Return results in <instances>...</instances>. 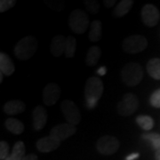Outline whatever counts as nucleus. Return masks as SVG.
<instances>
[{
    "label": "nucleus",
    "mask_w": 160,
    "mask_h": 160,
    "mask_svg": "<svg viewBox=\"0 0 160 160\" xmlns=\"http://www.w3.org/2000/svg\"><path fill=\"white\" fill-rule=\"evenodd\" d=\"M103 83L96 77H92L86 80L85 86V98L87 109H92L97 106L98 102L102 96Z\"/></svg>",
    "instance_id": "nucleus-1"
},
{
    "label": "nucleus",
    "mask_w": 160,
    "mask_h": 160,
    "mask_svg": "<svg viewBox=\"0 0 160 160\" xmlns=\"http://www.w3.org/2000/svg\"><path fill=\"white\" fill-rule=\"evenodd\" d=\"M38 49V40L35 37L27 36L20 40L14 47L15 56L22 61H27L32 57Z\"/></svg>",
    "instance_id": "nucleus-2"
},
{
    "label": "nucleus",
    "mask_w": 160,
    "mask_h": 160,
    "mask_svg": "<svg viewBox=\"0 0 160 160\" xmlns=\"http://www.w3.org/2000/svg\"><path fill=\"white\" fill-rule=\"evenodd\" d=\"M121 79L128 86L139 85L143 78L142 66L137 62H128L121 70Z\"/></svg>",
    "instance_id": "nucleus-3"
},
{
    "label": "nucleus",
    "mask_w": 160,
    "mask_h": 160,
    "mask_svg": "<svg viewBox=\"0 0 160 160\" xmlns=\"http://www.w3.org/2000/svg\"><path fill=\"white\" fill-rule=\"evenodd\" d=\"M69 25L76 34H84L89 28V19L86 12L82 9H76L70 13Z\"/></svg>",
    "instance_id": "nucleus-4"
},
{
    "label": "nucleus",
    "mask_w": 160,
    "mask_h": 160,
    "mask_svg": "<svg viewBox=\"0 0 160 160\" xmlns=\"http://www.w3.org/2000/svg\"><path fill=\"white\" fill-rule=\"evenodd\" d=\"M148 46V40L142 35H132L126 38L123 43L122 47L124 51L127 53H139L144 51Z\"/></svg>",
    "instance_id": "nucleus-5"
},
{
    "label": "nucleus",
    "mask_w": 160,
    "mask_h": 160,
    "mask_svg": "<svg viewBox=\"0 0 160 160\" xmlns=\"http://www.w3.org/2000/svg\"><path fill=\"white\" fill-rule=\"evenodd\" d=\"M138 106L139 101L137 96L134 93L127 92L118 104L117 111L122 117H129L137 110Z\"/></svg>",
    "instance_id": "nucleus-6"
},
{
    "label": "nucleus",
    "mask_w": 160,
    "mask_h": 160,
    "mask_svg": "<svg viewBox=\"0 0 160 160\" xmlns=\"http://www.w3.org/2000/svg\"><path fill=\"white\" fill-rule=\"evenodd\" d=\"M119 141L111 135H103L96 142V149L100 154L110 156L115 154L119 149Z\"/></svg>",
    "instance_id": "nucleus-7"
},
{
    "label": "nucleus",
    "mask_w": 160,
    "mask_h": 160,
    "mask_svg": "<svg viewBox=\"0 0 160 160\" xmlns=\"http://www.w3.org/2000/svg\"><path fill=\"white\" fill-rule=\"evenodd\" d=\"M61 110L69 123L72 126L78 125L81 121V114L79 109L76 105V103L70 100H64L61 103Z\"/></svg>",
    "instance_id": "nucleus-8"
},
{
    "label": "nucleus",
    "mask_w": 160,
    "mask_h": 160,
    "mask_svg": "<svg viewBox=\"0 0 160 160\" xmlns=\"http://www.w3.org/2000/svg\"><path fill=\"white\" fill-rule=\"evenodd\" d=\"M142 19L147 27H155L160 20V12L158 9L153 5H145L142 10Z\"/></svg>",
    "instance_id": "nucleus-9"
},
{
    "label": "nucleus",
    "mask_w": 160,
    "mask_h": 160,
    "mask_svg": "<svg viewBox=\"0 0 160 160\" xmlns=\"http://www.w3.org/2000/svg\"><path fill=\"white\" fill-rule=\"evenodd\" d=\"M61 96V87L54 82L48 83L43 91V102L46 106H52Z\"/></svg>",
    "instance_id": "nucleus-10"
},
{
    "label": "nucleus",
    "mask_w": 160,
    "mask_h": 160,
    "mask_svg": "<svg viewBox=\"0 0 160 160\" xmlns=\"http://www.w3.org/2000/svg\"><path fill=\"white\" fill-rule=\"evenodd\" d=\"M76 132H77V129L75 126H72L69 123H62L52 128L50 135L59 140L60 142H62L74 135Z\"/></svg>",
    "instance_id": "nucleus-11"
},
{
    "label": "nucleus",
    "mask_w": 160,
    "mask_h": 160,
    "mask_svg": "<svg viewBox=\"0 0 160 160\" xmlns=\"http://www.w3.org/2000/svg\"><path fill=\"white\" fill-rule=\"evenodd\" d=\"M47 122V112L46 109L38 105L33 110L32 113V126L36 131H40L42 130Z\"/></svg>",
    "instance_id": "nucleus-12"
},
{
    "label": "nucleus",
    "mask_w": 160,
    "mask_h": 160,
    "mask_svg": "<svg viewBox=\"0 0 160 160\" xmlns=\"http://www.w3.org/2000/svg\"><path fill=\"white\" fill-rule=\"evenodd\" d=\"M60 144H61V142L59 140L49 135L46 137L41 138L37 142V149L39 152L48 153V152H52L57 149Z\"/></svg>",
    "instance_id": "nucleus-13"
},
{
    "label": "nucleus",
    "mask_w": 160,
    "mask_h": 160,
    "mask_svg": "<svg viewBox=\"0 0 160 160\" xmlns=\"http://www.w3.org/2000/svg\"><path fill=\"white\" fill-rule=\"evenodd\" d=\"M66 41L67 38H65L63 35H56L55 37H53L50 45V51L53 56L60 57L61 55L64 54Z\"/></svg>",
    "instance_id": "nucleus-14"
},
{
    "label": "nucleus",
    "mask_w": 160,
    "mask_h": 160,
    "mask_svg": "<svg viewBox=\"0 0 160 160\" xmlns=\"http://www.w3.org/2000/svg\"><path fill=\"white\" fill-rule=\"evenodd\" d=\"M26 104L20 100H12L4 105V112L7 115H18L25 111Z\"/></svg>",
    "instance_id": "nucleus-15"
},
{
    "label": "nucleus",
    "mask_w": 160,
    "mask_h": 160,
    "mask_svg": "<svg viewBox=\"0 0 160 160\" xmlns=\"http://www.w3.org/2000/svg\"><path fill=\"white\" fill-rule=\"evenodd\" d=\"M15 70V66L12 59L5 52L0 53V71L3 75L11 76Z\"/></svg>",
    "instance_id": "nucleus-16"
},
{
    "label": "nucleus",
    "mask_w": 160,
    "mask_h": 160,
    "mask_svg": "<svg viewBox=\"0 0 160 160\" xmlns=\"http://www.w3.org/2000/svg\"><path fill=\"white\" fill-rule=\"evenodd\" d=\"M102 37V24L101 21H93L90 24V29H89V35L88 38L91 42L96 43L100 41Z\"/></svg>",
    "instance_id": "nucleus-17"
},
{
    "label": "nucleus",
    "mask_w": 160,
    "mask_h": 160,
    "mask_svg": "<svg viewBox=\"0 0 160 160\" xmlns=\"http://www.w3.org/2000/svg\"><path fill=\"white\" fill-rule=\"evenodd\" d=\"M132 5H133L132 0H122V1H120L113 10V15L117 18L125 16L131 10Z\"/></svg>",
    "instance_id": "nucleus-18"
},
{
    "label": "nucleus",
    "mask_w": 160,
    "mask_h": 160,
    "mask_svg": "<svg viewBox=\"0 0 160 160\" xmlns=\"http://www.w3.org/2000/svg\"><path fill=\"white\" fill-rule=\"evenodd\" d=\"M102 55V50L97 46H93L89 48L86 56V63L87 66L92 67L96 65L98 61L100 60Z\"/></svg>",
    "instance_id": "nucleus-19"
},
{
    "label": "nucleus",
    "mask_w": 160,
    "mask_h": 160,
    "mask_svg": "<svg viewBox=\"0 0 160 160\" xmlns=\"http://www.w3.org/2000/svg\"><path fill=\"white\" fill-rule=\"evenodd\" d=\"M5 126H6V129L13 134H22L24 131V128H25L22 121L16 119V118H10L6 120Z\"/></svg>",
    "instance_id": "nucleus-20"
},
{
    "label": "nucleus",
    "mask_w": 160,
    "mask_h": 160,
    "mask_svg": "<svg viewBox=\"0 0 160 160\" xmlns=\"http://www.w3.org/2000/svg\"><path fill=\"white\" fill-rule=\"evenodd\" d=\"M25 144L22 142H17L12 149V153L5 160H22L25 155Z\"/></svg>",
    "instance_id": "nucleus-21"
},
{
    "label": "nucleus",
    "mask_w": 160,
    "mask_h": 160,
    "mask_svg": "<svg viewBox=\"0 0 160 160\" xmlns=\"http://www.w3.org/2000/svg\"><path fill=\"white\" fill-rule=\"evenodd\" d=\"M147 71L149 75L154 79L160 80V59H150L147 63Z\"/></svg>",
    "instance_id": "nucleus-22"
},
{
    "label": "nucleus",
    "mask_w": 160,
    "mask_h": 160,
    "mask_svg": "<svg viewBox=\"0 0 160 160\" xmlns=\"http://www.w3.org/2000/svg\"><path fill=\"white\" fill-rule=\"evenodd\" d=\"M137 125L144 131H150L154 127V119L147 115H140L136 118Z\"/></svg>",
    "instance_id": "nucleus-23"
},
{
    "label": "nucleus",
    "mask_w": 160,
    "mask_h": 160,
    "mask_svg": "<svg viewBox=\"0 0 160 160\" xmlns=\"http://www.w3.org/2000/svg\"><path fill=\"white\" fill-rule=\"evenodd\" d=\"M143 140H146L150 142L153 149H156V151L160 150V134L157 132H146L142 135Z\"/></svg>",
    "instance_id": "nucleus-24"
},
{
    "label": "nucleus",
    "mask_w": 160,
    "mask_h": 160,
    "mask_svg": "<svg viewBox=\"0 0 160 160\" xmlns=\"http://www.w3.org/2000/svg\"><path fill=\"white\" fill-rule=\"evenodd\" d=\"M76 48H77V40L74 37L69 36L67 38V41H66V47H65V52H64L65 57H73L76 52Z\"/></svg>",
    "instance_id": "nucleus-25"
},
{
    "label": "nucleus",
    "mask_w": 160,
    "mask_h": 160,
    "mask_svg": "<svg viewBox=\"0 0 160 160\" xmlns=\"http://www.w3.org/2000/svg\"><path fill=\"white\" fill-rule=\"evenodd\" d=\"M85 6H86V10L92 14L98 13L99 11H100V4L98 3L97 1L86 0V1H85Z\"/></svg>",
    "instance_id": "nucleus-26"
},
{
    "label": "nucleus",
    "mask_w": 160,
    "mask_h": 160,
    "mask_svg": "<svg viewBox=\"0 0 160 160\" xmlns=\"http://www.w3.org/2000/svg\"><path fill=\"white\" fill-rule=\"evenodd\" d=\"M9 145L5 141H1L0 142V159L5 160L9 156Z\"/></svg>",
    "instance_id": "nucleus-27"
},
{
    "label": "nucleus",
    "mask_w": 160,
    "mask_h": 160,
    "mask_svg": "<svg viewBox=\"0 0 160 160\" xmlns=\"http://www.w3.org/2000/svg\"><path fill=\"white\" fill-rule=\"evenodd\" d=\"M150 104L155 108H160V89H158L151 94L149 99Z\"/></svg>",
    "instance_id": "nucleus-28"
},
{
    "label": "nucleus",
    "mask_w": 160,
    "mask_h": 160,
    "mask_svg": "<svg viewBox=\"0 0 160 160\" xmlns=\"http://www.w3.org/2000/svg\"><path fill=\"white\" fill-rule=\"evenodd\" d=\"M15 4H16V1H14V0H1L0 1V12H6Z\"/></svg>",
    "instance_id": "nucleus-29"
},
{
    "label": "nucleus",
    "mask_w": 160,
    "mask_h": 160,
    "mask_svg": "<svg viewBox=\"0 0 160 160\" xmlns=\"http://www.w3.org/2000/svg\"><path fill=\"white\" fill-rule=\"evenodd\" d=\"M138 158H140V154L137 152H133V153L128 155L126 158V160H135L137 159Z\"/></svg>",
    "instance_id": "nucleus-30"
},
{
    "label": "nucleus",
    "mask_w": 160,
    "mask_h": 160,
    "mask_svg": "<svg viewBox=\"0 0 160 160\" xmlns=\"http://www.w3.org/2000/svg\"><path fill=\"white\" fill-rule=\"evenodd\" d=\"M116 3H117V2H116V0H105V1L103 2L104 6H106V7H108V8L113 7Z\"/></svg>",
    "instance_id": "nucleus-31"
},
{
    "label": "nucleus",
    "mask_w": 160,
    "mask_h": 160,
    "mask_svg": "<svg viewBox=\"0 0 160 160\" xmlns=\"http://www.w3.org/2000/svg\"><path fill=\"white\" fill-rule=\"evenodd\" d=\"M22 160H38V156L35 154H29L26 155L24 158H23Z\"/></svg>",
    "instance_id": "nucleus-32"
},
{
    "label": "nucleus",
    "mask_w": 160,
    "mask_h": 160,
    "mask_svg": "<svg viewBox=\"0 0 160 160\" xmlns=\"http://www.w3.org/2000/svg\"><path fill=\"white\" fill-rule=\"evenodd\" d=\"M107 73V69H106V67H100L99 69H97V74L100 75V76H104V75H106Z\"/></svg>",
    "instance_id": "nucleus-33"
},
{
    "label": "nucleus",
    "mask_w": 160,
    "mask_h": 160,
    "mask_svg": "<svg viewBox=\"0 0 160 160\" xmlns=\"http://www.w3.org/2000/svg\"><path fill=\"white\" fill-rule=\"evenodd\" d=\"M155 158H156V160H160V150L156 151V153H155Z\"/></svg>",
    "instance_id": "nucleus-34"
},
{
    "label": "nucleus",
    "mask_w": 160,
    "mask_h": 160,
    "mask_svg": "<svg viewBox=\"0 0 160 160\" xmlns=\"http://www.w3.org/2000/svg\"><path fill=\"white\" fill-rule=\"evenodd\" d=\"M2 80H3V74L0 73V82H2Z\"/></svg>",
    "instance_id": "nucleus-35"
}]
</instances>
